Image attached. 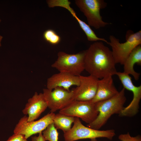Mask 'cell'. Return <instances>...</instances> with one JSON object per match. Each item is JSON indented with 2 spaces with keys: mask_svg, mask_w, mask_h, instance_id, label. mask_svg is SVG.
Returning a JSON list of instances; mask_svg holds the SVG:
<instances>
[{
  "mask_svg": "<svg viewBox=\"0 0 141 141\" xmlns=\"http://www.w3.org/2000/svg\"><path fill=\"white\" fill-rule=\"evenodd\" d=\"M43 94L51 113L60 110L74 100L73 90L68 91L63 88L58 87L50 90H43Z\"/></svg>",
  "mask_w": 141,
  "mask_h": 141,
  "instance_id": "obj_9",
  "label": "cell"
},
{
  "mask_svg": "<svg viewBox=\"0 0 141 141\" xmlns=\"http://www.w3.org/2000/svg\"><path fill=\"white\" fill-rule=\"evenodd\" d=\"M32 141H46L43 137L42 132L39 133L38 136H34L32 137Z\"/></svg>",
  "mask_w": 141,
  "mask_h": 141,
  "instance_id": "obj_22",
  "label": "cell"
},
{
  "mask_svg": "<svg viewBox=\"0 0 141 141\" xmlns=\"http://www.w3.org/2000/svg\"><path fill=\"white\" fill-rule=\"evenodd\" d=\"M70 12L78 22L80 27L86 35L88 41L91 42L102 41L108 44V42L107 40L104 38H99L97 36L88 24L80 19L77 16L73 10H71Z\"/></svg>",
  "mask_w": 141,
  "mask_h": 141,
  "instance_id": "obj_17",
  "label": "cell"
},
{
  "mask_svg": "<svg viewBox=\"0 0 141 141\" xmlns=\"http://www.w3.org/2000/svg\"><path fill=\"white\" fill-rule=\"evenodd\" d=\"M125 90L123 88L118 93L108 99L95 103L98 114L96 118L87 127L99 130L106 123L114 114H119L124 107L126 98Z\"/></svg>",
  "mask_w": 141,
  "mask_h": 141,
  "instance_id": "obj_2",
  "label": "cell"
},
{
  "mask_svg": "<svg viewBox=\"0 0 141 141\" xmlns=\"http://www.w3.org/2000/svg\"><path fill=\"white\" fill-rule=\"evenodd\" d=\"M3 38V37L0 35V46H1V42Z\"/></svg>",
  "mask_w": 141,
  "mask_h": 141,
  "instance_id": "obj_23",
  "label": "cell"
},
{
  "mask_svg": "<svg viewBox=\"0 0 141 141\" xmlns=\"http://www.w3.org/2000/svg\"><path fill=\"white\" fill-rule=\"evenodd\" d=\"M85 51V70L97 78L116 75L117 72L111 51L101 42L91 45Z\"/></svg>",
  "mask_w": 141,
  "mask_h": 141,
  "instance_id": "obj_1",
  "label": "cell"
},
{
  "mask_svg": "<svg viewBox=\"0 0 141 141\" xmlns=\"http://www.w3.org/2000/svg\"><path fill=\"white\" fill-rule=\"evenodd\" d=\"M43 37L46 41L53 45L57 44L61 40L60 37L52 29L45 31L43 34Z\"/></svg>",
  "mask_w": 141,
  "mask_h": 141,
  "instance_id": "obj_19",
  "label": "cell"
},
{
  "mask_svg": "<svg viewBox=\"0 0 141 141\" xmlns=\"http://www.w3.org/2000/svg\"><path fill=\"white\" fill-rule=\"evenodd\" d=\"M119 92L114 85L112 76L104 78L99 80L96 95L90 101L95 103L106 100L113 97Z\"/></svg>",
  "mask_w": 141,
  "mask_h": 141,
  "instance_id": "obj_14",
  "label": "cell"
},
{
  "mask_svg": "<svg viewBox=\"0 0 141 141\" xmlns=\"http://www.w3.org/2000/svg\"><path fill=\"white\" fill-rule=\"evenodd\" d=\"M73 123V125L70 130L64 133L65 141H74L86 139L95 141L97 138L101 137L111 140L115 135V131L113 129L100 130L86 127L77 117H74Z\"/></svg>",
  "mask_w": 141,
  "mask_h": 141,
  "instance_id": "obj_5",
  "label": "cell"
},
{
  "mask_svg": "<svg viewBox=\"0 0 141 141\" xmlns=\"http://www.w3.org/2000/svg\"><path fill=\"white\" fill-rule=\"evenodd\" d=\"M42 133L46 141H58L59 133L53 123L49 124Z\"/></svg>",
  "mask_w": 141,
  "mask_h": 141,
  "instance_id": "obj_18",
  "label": "cell"
},
{
  "mask_svg": "<svg viewBox=\"0 0 141 141\" xmlns=\"http://www.w3.org/2000/svg\"><path fill=\"white\" fill-rule=\"evenodd\" d=\"M80 84L73 90L74 100L83 101H90L96 93L99 79L91 75L79 76Z\"/></svg>",
  "mask_w": 141,
  "mask_h": 141,
  "instance_id": "obj_11",
  "label": "cell"
},
{
  "mask_svg": "<svg viewBox=\"0 0 141 141\" xmlns=\"http://www.w3.org/2000/svg\"><path fill=\"white\" fill-rule=\"evenodd\" d=\"M85 51L70 54L62 51L57 54V58L51 67L59 72L79 76L85 70Z\"/></svg>",
  "mask_w": 141,
  "mask_h": 141,
  "instance_id": "obj_4",
  "label": "cell"
},
{
  "mask_svg": "<svg viewBox=\"0 0 141 141\" xmlns=\"http://www.w3.org/2000/svg\"><path fill=\"white\" fill-rule=\"evenodd\" d=\"M75 3L86 17L90 26L97 29L111 24L104 21L100 15V10L107 6L104 0H76Z\"/></svg>",
  "mask_w": 141,
  "mask_h": 141,
  "instance_id": "obj_6",
  "label": "cell"
},
{
  "mask_svg": "<svg viewBox=\"0 0 141 141\" xmlns=\"http://www.w3.org/2000/svg\"><path fill=\"white\" fill-rule=\"evenodd\" d=\"M55 114L51 112L37 120L30 122L27 121L28 117L25 115L16 125L14 133L23 134L27 139L33 135L42 132L52 123Z\"/></svg>",
  "mask_w": 141,
  "mask_h": 141,
  "instance_id": "obj_8",
  "label": "cell"
},
{
  "mask_svg": "<svg viewBox=\"0 0 141 141\" xmlns=\"http://www.w3.org/2000/svg\"><path fill=\"white\" fill-rule=\"evenodd\" d=\"M80 84L79 76L73 75L61 72L54 74L48 78L47 80V89L52 90L60 87L68 91L73 85L78 86Z\"/></svg>",
  "mask_w": 141,
  "mask_h": 141,
  "instance_id": "obj_13",
  "label": "cell"
},
{
  "mask_svg": "<svg viewBox=\"0 0 141 141\" xmlns=\"http://www.w3.org/2000/svg\"><path fill=\"white\" fill-rule=\"evenodd\" d=\"M141 64V45L135 48L130 54L124 65L123 72L128 75H131L135 80H137L140 74L136 72L134 69L135 64Z\"/></svg>",
  "mask_w": 141,
  "mask_h": 141,
  "instance_id": "obj_15",
  "label": "cell"
},
{
  "mask_svg": "<svg viewBox=\"0 0 141 141\" xmlns=\"http://www.w3.org/2000/svg\"><path fill=\"white\" fill-rule=\"evenodd\" d=\"M1 19H0V22H1Z\"/></svg>",
  "mask_w": 141,
  "mask_h": 141,
  "instance_id": "obj_24",
  "label": "cell"
},
{
  "mask_svg": "<svg viewBox=\"0 0 141 141\" xmlns=\"http://www.w3.org/2000/svg\"><path fill=\"white\" fill-rule=\"evenodd\" d=\"M108 44L112 48V52L115 64H124L126 59L133 50L141 45V31L134 33L127 31L125 36L126 41L120 42L119 39L113 35L109 37Z\"/></svg>",
  "mask_w": 141,
  "mask_h": 141,
  "instance_id": "obj_3",
  "label": "cell"
},
{
  "mask_svg": "<svg viewBox=\"0 0 141 141\" xmlns=\"http://www.w3.org/2000/svg\"><path fill=\"white\" fill-rule=\"evenodd\" d=\"M48 107L43 93L36 92L28 100L22 112L25 115H28L27 121H31L38 118Z\"/></svg>",
  "mask_w": 141,
  "mask_h": 141,
  "instance_id": "obj_12",
  "label": "cell"
},
{
  "mask_svg": "<svg viewBox=\"0 0 141 141\" xmlns=\"http://www.w3.org/2000/svg\"><path fill=\"white\" fill-rule=\"evenodd\" d=\"M116 75L118 76L124 88L132 92L133 95L132 101L127 106L124 108L119 115L121 116H133L138 111L141 98V85L135 86L129 75L123 72H117Z\"/></svg>",
  "mask_w": 141,
  "mask_h": 141,
  "instance_id": "obj_10",
  "label": "cell"
},
{
  "mask_svg": "<svg viewBox=\"0 0 141 141\" xmlns=\"http://www.w3.org/2000/svg\"><path fill=\"white\" fill-rule=\"evenodd\" d=\"M59 113L66 115L81 119L89 124L96 118L98 114L96 103L90 101L73 100Z\"/></svg>",
  "mask_w": 141,
  "mask_h": 141,
  "instance_id": "obj_7",
  "label": "cell"
},
{
  "mask_svg": "<svg viewBox=\"0 0 141 141\" xmlns=\"http://www.w3.org/2000/svg\"><path fill=\"white\" fill-rule=\"evenodd\" d=\"M118 138L121 141H141V138L140 136L132 137L128 132L126 134L120 135Z\"/></svg>",
  "mask_w": 141,
  "mask_h": 141,
  "instance_id": "obj_20",
  "label": "cell"
},
{
  "mask_svg": "<svg viewBox=\"0 0 141 141\" xmlns=\"http://www.w3.org/2000/svg\"><path fill=\"white\" fill-rule=\"evenodd\" d=\"M6 141H28L23 134L14 133Z\"/></svg>",
  "mask_w": 141,
  "mask_h": 141,
  "instance_id": "obj_21",
  "label": "cell"
},
{
  "mask_svg": "<svg viewBox=\"0 0 141 141\" xmlns=\"http://www.w3.org/2000/svg\"><path fill=\"white\" fill-rule=\"evenodd\" d=\"M74 120V117L59 113L55 114L53 123L57 129L61 130L64 133L70 130Z\"/></svg>",
  "mask_w": 141,
  "mask_h": 141,
  "instance_id": "obj_16",
  "label": "cell"
}]
</instances>
